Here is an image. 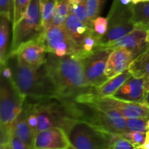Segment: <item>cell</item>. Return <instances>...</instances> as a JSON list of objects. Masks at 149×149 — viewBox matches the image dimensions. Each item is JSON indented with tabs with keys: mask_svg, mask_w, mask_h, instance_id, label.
<instances>
[{
	"mask_svg": "<svg viewBox=\"0 0 149 149\" xmlns=\"http://www.w3.org/2000/svg\"><path fill=\"white\" fill-rule=\"evenodd\" d=\"M44 65L60 98L73 100L93 87L85 77L82 60L75 55L58 57L47 52Z\"/></svg>",
	"mask_w": 149,
	"mask_h": 149,
	"instance_id": "cell-1",
	"label": "cell"
},
{
	"mask_svg": "<svg viewBox=\"0 0 149 149\" xmlns=\"http://www.w3.org/2000/svg\"><path fill=\"white\" fill-rule=\"evenodd\" d=\"M9 59H11L13 62L10 67L13 72V78L9 81L23 100L36 101L43 99L60 98L44 64L39 66L28 65L16 55Z\"/></svg>",
	"mask_w": 149,
	"mask_h": 149,
	"instance_id": "cell-2",
	"label": "cell"
},
{
	"mask_svg": "<svg viewBox=\"0 0 149 149\" xmlns=\"http://www.w3.org/2000/svg\"><path fill=\"white\" fill-rule=\"evenodd\" d=\"M63 100L73 119L85 121L113 133L126 132V119L114 109L96 107L69 99Z\"/></svg>",
	"mask_w": 149,
	"mask_h": 149,
	"instance_id": "cell-3",
	"label": "cell"
},
{
	"mask_svg": "<svg viewBox=\"0 0 149 149\" xmlns=\"http://www.w3.org/2000/svg\"><path fill=\"white\" fill-rule=\"evenodd\" d=\"M72 148H110L116 133L83 120L69 118L63 126Z\"/></svg>",
	"mask_w": 149,
	"mask_h": 149,
	"instance_id": "cell-4",
	"label": "cell"
},
{
	"mask_svg": "<svg viewBox=\"0 0 149 149\" xmlns=\"http://www.w3.org/2000/svg\"><path fill=\"white\" fill-rule=\"evenodd\" d=\"M1 79L0 89V148L5 149L13 130V125L23 107L20 97L9 80Z\"/></svg>",
	"mask_w": 149,
	"mask_h": 149,
	"instance_id": "cell-5",
	"label": "cell"
},
{
	"mask_svg": "<svg viewBox=\"0 0 149 149\" xmlns=\"http://www.w3.org/2000/svg\"><path fill=\"white\" fill-rule=\"evenodd\" d=\"M12 27L13 37L7 61L22 45L39 39L45 31L42 26L40 0H31L25 15Z\"/></svg>",
	"mask_w": 149,
	"mask_h": 149,
	"instance_id": "cell-6",
	"label": "cell"
},
{
	"mask_svg": "<svg viewBox=\"0 0 149 149\" xmlns=\"http://www.w3.org/2000/svg\"><path fill=\"white\" fill-rule=\"evenodd\" d=\"M31 101L38 119L36 134L53 127L62 128L68 119L71 118L63 99L49 98Z\"/></svg>",
	"mask_w": 149,
	"mask_h": 149,
	"instance_id": "cell-7",
	"label": "cell"
},
{
	"mask_svg": "<svg viewBox=\"0 0 149 149\" xmlns=\"http://www.w3.org/2000/svg\"><path fill=\"white\" fill-rule=\"evenodd\" d=\"M39 40L48 53L58 57L73 55L78 51V46L64 25H50L45 29Z\"/></svg>",
	"mask_w": 149,
	"mask_h": 149,
	"instance_id": "cell-8",
	"label": "cell"
},
{
	"mask_svg": "<svg viewBox=\"0 0 149 149\" xmlns=\"http://www.w3.org/2000/svg\"><path fill=\"white\" fill-rule=\"evenodd\" d=\"M112 51L109 49L96 47L91 54L81 59L84 74L91 87H99L109 80L105 74V69Z\"/></svg>",
	"mask_w": 149,
	"mask_h": 149,
	"instance_id": "cell-9",
	"label": "cell"
},
{
	"mask_svg": "<svg viewBox=\"0 0 149 149\" xmlns=\"http://www.w3.org/2000/svg\"><path fill=\"white\" fill-rule=\"evenodd\" d=\"M85 104L96 107H108L114 109L125 119L128 118H146L149 119V107L142 103L128 102L119 100L112 96L94 99Z\"/></svg>",
	"mask_w": 149,
	"mask_h": 149,
	"instance_id": "cell-10",
	"label": "cell"
},
{
	"mask_svg": "<svg viewBox=\"0 0 149 149\" xmlns=\"http://www.w3.org/2000/svg\"><path fill=\"white\" fill-rule=\"evenodd\" d=\"M149 47L146 42L135 48H117L113 49L109 55L106 63L105 74L108 79L116 77L127 69L133 60Z\"/></svg>",
	"mask_w": 149,
	"mask_h": 149,
	"instance_id": "cell-11",
	"label": "cell"
},
{
	"mask_svg": "<svg viewBox=\"0 0 149 149\" xmlns=\"http://www.w3.org/2000/svg\"><path fill=\"white\" fill-rule=\"evenodd\" d=\"M33 148H72L65 131L59 127H53L38 132L35 136Z\"/></svg>",
	"mask_w": 149,
	"mask_h": 149,
	"instance_id": "cell-12",
	"label": "cell"
},
{
	"mask_svg": "<svg viewBox=\"0 0 149 149\" xmlns=\"http://www.w3.org/2000/svg\"><path fill=\"white\" fill-rule=\"evenodd\" d=\"M144 78H137L132 75L111 96L125 101L144 103Z\"/></svg>",
	"mask_w": 149,
	"mask_h": 149,
	"instance_id": "cell-13",
	"label": "cell"
},
{
	"mask_svg": "<svg viewBox=\"0 0 149 149\" xmlns=\"http://www.w3.org/2000/svg\"><path fill=\"white\" fill-rule=\"evenodd\" d=\"M14 55L28 65L39 66L46 62L47 52L40 41L36 39L22 45L13 56Z\"/></svg>",
	"mask_w": 149,
	"mask_h": 149,
	"instance_id": "cell-14",
	"label": "cell"
},
{
	"mask_svg": "<svg viewBox=\"0 0 149 149\" xmlns=\"http://www.w3.org/2000/svg\"><path fill=\"white\" fill-rule=\"evenodd\" d=\"M146 35L147 31L135 29L116 40L96 47L105 48L111 50L117 48H135L146 43Z\"/></svg>",
	"mask_w": 149,
	"mask_h": 149,
	"instance_id": "cell-15",
	"label": "cell"
},
{
	"mask_svg": "<svg viewBox=\"0 0 149 149\" xmlns=\"http://www.w3.org/2000/svg\"><path fill=\"white\" fill-rule=\"evenodd\" d=\"M133 6L131 0H113L107 16L109 26L130 22L132 15Z\"/></svg>",
	"mask_w": 149,
	"mask_h": 149,
	"instance_id": "cell-16",
	"label": "cell"
},
{
	"mask_svg": "<svg viewBox=\"0 0 149 149\" xmlns=\"http://www.w3.org/2000/svg\"><path fill=\"white\" fill-rule=\"evenodd\" d=\"M12 131L29 147V149L33 148L36 135L26 120V111L24 103L21 112L13 124Z\"/></svg>",
	"mask_w": 149,
	"mask_h": 149,
	"instance_id": "cell-17",
	"label": "cell"
},
{
	"mask_svg": "<svg viewBox=\"0 0 149 149\" xmlns=\"http://www.w3.org/2000/svg\"><path fill=\"white\" fill-rule=\"evenodd\" d=\"M63 25L78 46V49L84 36L90 31L94 30L87 27L71 13H69Z\"/></svg>",
	"mask_w": 149,
	"mask_h": 149,
	"instance_id": "cell-18",
	"label": "cell"
},
{
	"mask_svg": "<svg viewBox=\"0 0 149 149\" xmlns=\"http://www.w3.org/2000/svg\"><path fill=\"white\" fill-rule=\"evenodd\" d=\"M135 27L130 22L109 26L106 33L103 36H99L97 46L105 45L106 43L114 41L127 33H130L132 31L135 30Z\"/></svg>",
	"mask_w": 149,
	"mask_h": 149,
	"instance_id": "cell-19",
	"label": "cell"
},
{
	"mask_svg": "<svg viewBox=\"0 0 149 149\" xmlns=\"http://www.w3.org/2000/svg\"><path fill=\"white\" fill-rule=\"evenodd\" d=\"M130 22L136 29L149 30V1H141L134 4Z\"/></svg>",
	"mask_w": 149,
	"mask_h": 149,
	"instance_id": "cell-20",
	"label": "cell"
},
{
	"mask_svg": "<svg viewBox=\"0 0 149 149\" xmlns=\"http://www.w3.org/2000/svg\"><path fill=\"white\" fill-rule=\"evenodd\" d=\"M128 70L137 78L149 77V47L133 60Z\"/></svg>",
	"mask_w": 149,
	"mask_h": 149,
	"instance_id": "cell-21",
	"label": "cell"
},
{
	"mask_svg": "<svg viewBox=\"0 0 149 149\" xmlns=\"http://www.w3.org/2000/svg\"><path fill=\"white\" fill-rule=\"evenodd\" d=\"M99 36H100L97 34L94 30L90 31L83 38L77 53L73 54V55L80 59H83L87 55L91 54L96 48Z\"/></svg>",
	"mask_w": 149,
	"mask_h": 149,
	"instance_id": "cell-22",
	"label": "cell"
},
{
	"mask_svg": "<svg viewBox=\"0 0 149 149\" xmlns=\"http://www.w3.org/2000/svg\"><path fill=\"white\" fill-rule=\"evenodd\" d=\"M9 22L10 20L5 16H1L0 25V63L1 67L7 63V46L9 39Z\"/></svg>",
	"mask_w": 149,
	"mask_h": 149,
	"instance_id": "cell-23",
	"label": "cell"
},
{
	"mask_svg": "<svg viewBox=\"0 0 149 149\" xmlns=\"http://www.w3.org/2000/svg\"><path fill=\"white\" fill-rule=\"evenodd\" d=\"M70 7L71 3L69 0H57L52 25H63L70 13Z\"/></svg>",
	"mask_w": 149,
	"mask_h": 149,
	"instance_id": "cell-24",
	"label": "cell"
},
{
	"mask_svg": "<svg viewBox=\"0 0 149 149\" xmlns=\"http://www.w3.org/2000/svg\"><path fill=\"white\" fill-rule=\"evenodd\" d=\"M57 0H40L42 26L45 29L52 25Z\"/></svg>",
	"mask_w": 149,
	"mask_h": 149,
	"instance_id": "cell-25",
	"label": "cell"
},
{
	"mask_svg": "<svg viewBox=\"0 0 149 149\" xmlns=\"http://www.w3.org/2000/svg\"><path fill=\"white\" fill-rule=\"evenodd\" d=\"M70 13H73L80 21L82 22L87 27L93 29V23H92L88 18L84 0L79 4H71Z\"/></svg>",
	"mask_w": 149,
	"mask_h": 149,
	"instance_id": "cell-26",
	"label": "cell"
},
{
	"mask_svg": "<svg viewBox=\"0 0 149 149\" xmlns=\"http://www.w3.org/2000/svg\"><path fill=\"white\" fill-rule=\"evenodd\" d=\"M31 0H13V13L12 26L20 21L25 15Z\"/></svg>",
	"mask_w": 149,
	"mask_h": 149,
	"instance_id": "cell-27",
	"label": "cell"
},
{
	"mask_svg": "<svg viewBox=\"0 0 149 149\" xmlns=\"http://www.w3.org/2000/svg\"><path fill=\"white\" fill-rule=\"evenodd\" d=\"M148 120V119H146V118L126 119V132L138 131V132H147L149 130Z\"/></svg>",
	"mask_w": 149,
	"mask_h": 149,
	"instance_id": "cell-28",
	"label": "cell"
},
{
	"mask_svg": "<svg viewBox=\"0 0 149 149\" xmlns=\"http://www.w3.org/2000/svg\"><path fill=\"white\" fill-rule=\"evenodd\" d=\"M125 138L130 141L132 145L137 148L146 143V132H138V131H131V132H125L120 133Z\"/></svg>",
	"mask_w": 149,
	"mask_h": 149,
	"instance_id": "cell-29",
	"label": "cell"
},
{
	"mask_svg": "<svg viewBox=\"0 0 149 149\" xmlns=\"http://www.w3.org/2000/svg\"><path fill=\"white\" fill-rule=\"evenodd\" d=\"M86 10H87L88 18L92 23L93 20L98 17L102 8L100 5L98 0H84Z\"/></svg>",
	"mask_w": 149,
	"mask_h": 149,
	"instance_id": "cell-30",
	"label": "cell"
},
{
	"mask_svg": "<svg viewBox=\"0 0 149 149\" xmlns=\"http://www.w3.org/2000/svg\"><path fill=\"white\" fill-rule=\"evenodd\" d=\"M110 148L113 149H131L135 148L132 143L127 138L122 136L121 134H117L112 141Z\"/></svg>",
	"mask_w": 149,
	"mask_h": 149,
	"instance_id": "cell-31",
	"label": "cell"
},
{
	"mask_svg": "<svg viewBox=\"0 0 149 149\" xmlns=\"http://www.w3.org/2000/svg\"><path fill=\"white\" fill-rule=\"evenodd\" d=\"M109 29V20L107 17H97L93 20V29L99 36H103Z\"/></svg>",
	"mask_w": 149,
	"mask_h": 149,
	"instance_id": "cell-32",
	"label": "cell"
},
{
	"mask_svg": "<svg viewBox=\"0 0 149 149\" xmlns=\"http://www.w3.org/2000/svg\"><path fill=\"white\" fill-rule=\"evenodd\" d=\"M13 0H0V15L5 16L10 22H13Z\"/></svg>",
	"mask_w": 149,
	"mask_h": 149,
	"instance_id": "cell-33",
	"label": "cell"
},
{
	"mask_svg": "<svg viewBox=\"0 0 149 149\" xmlns=\"http://www.w3.org/2000/svg\"><path fill=\"white\" fill-rule=\"evenodd\" d=\"M5 149H29V147L12 131Z\"/></svg>",
	"mask_w": 149,
	"mask_h": 149,
	"instance_id": "cell-34",
	"label": "cell"
},
{
	"mask_svg": "<svg viewBox=\"0 0 149 149\" xmlns=\"http://www.w3.org/2000/svg\"><path fill=\"white\" fill-rule=\"evenodd\" d=\"M1 68L3 78H4L7 80H10L13 78V69H12V68L10 67V65H9L8 63H7L3 67H1Z\"/></svg>",
	"mask_w": 149,
	"mask_h": 149,
	"instance_id": "cell-35",
	"label": "cell"
},
{
	"mask_svg": "<svg viewBox=\"0 0 149 149\" xmlns=\"http://www.w3.org/2000/svg\"><path fill=\"white\" fill-rule=\"evenodd\" d=\"M145 79V83H144V87H145L146 91L149 90V77L144 78Z\"/></svg>",
	"mask_w": 149,
	"mask_h": 149,
	"instance_id": "cell-36",
	"label": "cell"
},
{
	"mask_svg": "<svg viewBox=\"0 0 149 149\" xmlns=\"http://www.w3.org/2000/svg\"><path fill=\"white\" fill-rule=\"evenodd\" d=\"M137 148H143V149H149V142L145 143L144 144H143L141 146L138 147Z\"/></svg>",
	"mask_w": 149,
	"mask_h": 149,
	"instance_id": "cell-37",
	"label": "cell"
},
{
	"mask_svg": "<svg viewBox=\"0 0 149 149\" xmlns=\"http://www.w3.org/2000/svg\"><path fill=\"white\" fill-rule=\"evenodd\" d=\"M70 1V3H71V4H79V3L81 2V1H83L84 0H69Z\"/></svg>",
	"mask_w": 149,
	"mask_h": 149,
	"instance_id": "cell-38",
	"label": "cell"
},
{
	"mask_svg": "<svg viewBox=\"0 0 149 149\" xmlns=\"http://www.w3.org/2000/svg\"><path fill=\"white\" fill-rule=\"evenodd\" d=\"M132 1V3L133 4H138V3L141 2L142 1V0H131Z\"/></svg>",
	"mask_w": 149,
	"mask_h": 149,
	"instance_id": "cell-39",
	"label": "cell"
},
{
	"mask_svg": "<svg viewBox=\"0 0 149 149\" xmlns=\"http://www.w3.org/2000/svg\"><path fill=\"white\" fill-rule=\"evenodd\" d=\"M98 1H99V3H100V7H101V8H102V7H103V4H104V2H105V1H106V0H98Z\"/></svg>",
	"mask_w": 149,
	"mask_h": 149,
	"instance_id": "cell-40",
	"label": "cell"
},
{
	"mask_svg": "<svg viewBox=\"0 0 149 149\" xmlns=\"http://www.w3.org/2000/svg\"><path fill=\"white\" fill-rule=\"evenodd\" d=\"M149 142V130L146 132V143Z\"/></svg>",
	"mask_w": 149,
	"mask_h": 149,
	"instance_id": "cell-41",
	"label": "cell"
},
{
	"mask_svg": "<svg viewBox=\"0 0 149 149\" xmlns=\"http://www.w3.org/2000/svg\"><path fill=\"white\" fill-rule=\"evenodd\" d=\"M146 42L149 44V30L147 31V35H146Z\"/></svg>",
	"mask_w": 149,
	"mask_h": 149,
	"instance_id": "cell-42",
	"label": "cell"
},
{
	"mask_svg": "<svg viewBox=\"0 0 149 149\" xmlns=\"http://www.w3.org/2000/svg\"><path fill=\"white\" fill-rule=\"evenodd\" d=\"M142 1H149V0H142Z\"/></svg>",
	"mask_w": 149,
	"mask_h": 149,
	"instance_id": "cell-43",
	"label": "cell"
},
{
	"mask_svg": "<svg viewBox=\"0 0 149 149\" xmlns=\"http://www.w3.org/2000/svg\"><path fill=\"white\" fill-rule=\"evenodd\" d=\"M148 127H149V119H148Z\"/></svg>",
	"mask_w": 149,
	"mask_h": 149,
	"instance_id": "cell-44",
	"label": "cell"
}]
</instances>
